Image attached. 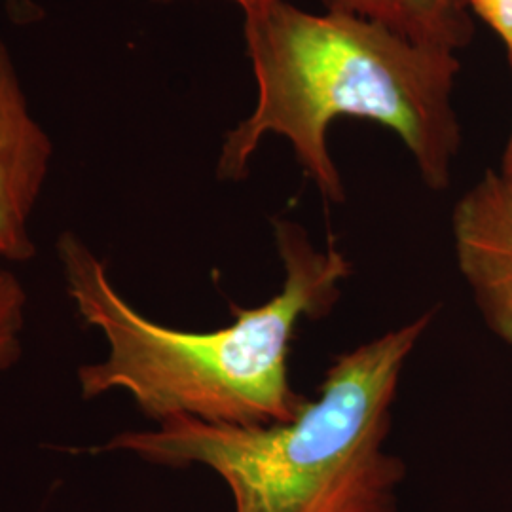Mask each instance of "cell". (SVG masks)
Masks as SVG:
<instances>
[{
	"label": "cell",
	"mask_w": 512,
	"mask_h": 512,
	"mask_svg": "<svg viewBox=\"0 0 512 512\" xmlns=\"http://www.w3.org/2000/svg\"><path fill=\"white\" fill-rule=\"evenodd\" d=\"M156 2H173V0H156ZM232 2H236L239 8L243 10L245 19H253L266 14L268 10H272L277 4L291 2V0H232Z\"/></svg>",
	"instance_id": "cell-9"
},
{
	"label": "cell",
	"mask_w": 512,
	"mask_h": 512,
	"mask_svg": "<svg viewBox=\"0 0 512 512\" xmlns=\"http://www.w3.org/2000/svg\"><path fill=\"white\" fill-rule=\"evenodd\" d=\"M509 63H511V69H512V57H509Z\"/></svg>",
	"instance_id": "cell-11"
},
{
	"label": "cell",
	"mask_w": 512,
	"mask_h": 512,
	"mask_svg": "<svg viewBox=\"0 0 512 512\" xmlns=\"http://www.w3.org/2000/svg\"><path fill=\"white\" fill-rule=\"evenodd\" d=\"M497 173L501 175V179L505 181V184L512 190V126L511 133H509V139H507V145L503 150V158H501V167L497 169Z\"/></svg>",
	"instance_id": "cell-10"
},
{
	"label": "cell",
	"mask_w": 512,
	"mask_h": 512,
	"mask_svg": "<svg viewBox=\"0 0 512 512\" xmlns=\"http://www.w3.org/2000/svg\"><path fill=\"white\" fill-rule=\"evenodd\" d=\"M27 294L18 277L0 262V374L18 363L23 348Z\"/></svg>",
	"instance_id": "cell-7"
},
{
	"label": "cell",
	"mask_w": 512,
	"mask_h": 512,
	"mask_svg": "<svg viewBox=\"0 0 512 512\" xmlns=\"http://www.w3.org/2000/svg\"><path fill=\"white\" fill-rule=\"evenodd\" d=\"M433 313L340 353L319 395L293 420L258 427L173 418L126 431L101 452L203 465L226 482L236 512H395L406 469L385 452L404 365Z\"/></svg>",
	"instance_id": "cell-3"
},
{
	"label": "cell",
	"mask_w": 512,
	"mask_h": 512,
	"mask_svg": "<svg viewBox=\"0 0 512 512\" xmlns=\"http://www.w3.org/2000/svg\"><path fill=\"white\" fill-rule=\"evenodd\" d=\"M245 44L255 107L224 139L220 179H243L262 139L279 135L321 196L344 202L327 135L336 118L351 116L391 129L431 190L450 184L461 147L458 54L420 46L363 18L311 14L291 2L245 19Z\"/></svg>",
	"instance_id": "cell-2"
},
{
	"label": "cell",
	"mask_w": 512,
	"mask_h": 512,
	"mask_svg": "<svg viewBox=\"0 0 512 512\" xmlns=\"http://www.w3.org/2000/svg\"><path fill=\"white\" fill-rule=\"evenodd\" d=\"M283 262L281 291L256 308L234 306V321L207 332L171 329L135 310L110 281L107 264L65 234L57 243L67 293L107 353L78 370L86 399L112 391L131 397L148 420L192 418L258 427L293 420L306 401L289 380V355L302 319L317 321L336 306L351 274L338 249H317L293 220H274Z\"/></svg>",
	"instance_id": "cell-1"
},
{
	"label": "cell",
	"mask_w": 512,
	"mask_h": 512,
	"mask_svg": "<svg viewBox=\"0 0 512 512\" xmlns=\"http://www.w3.org/2000/svg\"><path fill=\"white\" fill-rule=\"evenodd\" d=\"M452 232L459 272L486 325L512 355V190L497 169L459 200Z\"/></svg>",
	"instance_id": "cell-4"
},
{
	"label": "cell",
	"mask_w": 512,
	"mask_h": 512,
	"mask_svg": "<svg viewBox=\"0 0 512 512\" xmlns=\"http://www.w3.org/2000/svg\"><path fill=\"white\" fill-rule=\"evenodd\" d=\"M467 8L482 19L512 57V0H465Z\"/></svg>",
	"instance_id": "cell-8"
},
{
	"label": "cell",
	"mask_w": 512,
	"mask_h": 512,
	"mask_svg": "<svg viewBox=\"0 0 512 512\" xmlns=\"http://www.w3.org/2000/svg\"><path fill=\"white\" fill-rule=\"evenodd\" d=\"M332 12L378 23L427 48L458 54L473 37L465 0H325Z\"/></svg>",
	"instance_id": "cell-6"
},
{
	"label": "cell",
	"mask_w": 512,
	"mask_h": 512,
	"mask_svg": "<svg viewBox=\"0 0 512 512\" xmlns=\"http://www.w3.org/2000/svg\"><path fill=\"white\" fill-rule=\"evenodd\" d=\"M52 162V141L33 116L0 42V262L35 253L31 219Z\"/></svg>",
	"instance_id": "cell-5"
}]
</instances>
